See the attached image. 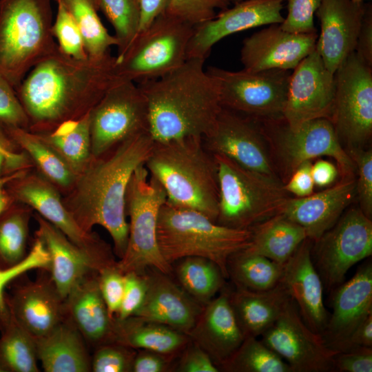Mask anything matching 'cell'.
Listing matches in <instances>:
<instances>
[{
  "label": "cell",
  "instance_id": "d6a6232c",
  "mask_svg": "<svg viewBox=\"0 0 372 372\" xmlns=\"http://www.w3.org/2000/svg\"><path fill=\"white\" fill-rule=\"evenodd\" d=\"M251 237L245 251L265 256L284 265L307 238L305 229L282 214L250 228Z\"/></svg>",
  "mask_w": 372,
  "mask_h": 372
},
{
  "label": "cell",
  "instance_id": "277c9868",
  "mask_svg": "<svg viewBox=\"0 0 372 372\" xmlns=\"http://www.w3.org/2000/svg\"><path fill=\"white\" fill-rule=\"evenodd\" d=\"M145 166L163 188L167 201L198 211L216 221L217 167L203 137L154 142Z\"/></svg>",
  "mask_w": 372,
  "mask_h": 372
},
{
  "label": "cell",
  "instance_id": "60d3db41",
  "mask_svg": "<svg viewBox=\"0 0 372 372\" xmlns=\"http://www.w3.org/2000/svg\"><path fill=\"white\" fill-rule=\"evenodd\" d=\"M227 372H292L287 363L257 337H247L220 366Z\"/></svg>",
  "mask_w": 372,
  "mask_h": 372
},
{
  "label": "cell",
  "instance_id": "6125c7cd",
  "mask_svg": "<svg viewBox=\"0 0 372 372\" xmlns=\"http://www.w3.org/2000/svg\"><path fill=\"white\" fill-rule=\"evenodd\" d=\"M358 346L372 347V314L353 331L343 351Z\"/></svg>",
  "mask_w": 372,
  "mask_h": 372
},
{
  "label": "cell",
  "instance_id": "f5cc1de1",
  "mask_svg": "<svg viewBox=\"0 0 372 372\" xmlns=\"http://www.w3.org/2000/svg\"><path fill=\"white\" fill-rule=\"evenodd\" d=\"M333 366L337 372H371L372 347L358 346L338 352Z\"/></svg>",
  "mask_w": 372,
  "mask_h": 372
},
{
  "label": "cell",
  "instance_id": "8992f818",
  "mask_svg": "<svg viewBox=\"0 0 372 372\" xmlns=\"http://www.w3.org/2000/svg\"><path fill=\"white\" fill-rule=\"evenodd\" d=\"M52 0H0V74L16 90L58 46L52 34Z\"/></svg>",
  "mask_w": 372,
  "mask_h": 372
},
{
  "label": "cell",
  "instance_id": "ba28073f",
  "mask_svg": "<svg viewBox=\"0 0 372 372\" xmlns=\"http://www.w3.org/2000/svg\"><path fill=\"white\" fill-rule=\"evenodd\" d=\"M166 200L163 188L145 165L137 167L125 196L126 215L130 218L128 240L123 256L117 261L123 273L144 274L150 268L172 273L173 267L162 256L156 237L159 211Z\"/></svg>",
  "mask_w": 372,
  "mask_h": 372
},
{
  "label": "cell",
  "instance_id": "6f0895ef",
  "mask_svg": "<svg viewBox=\"0 0 372 372\" xmlns=\"http://www.w3.org/2000/svg\"><path fill=\"white\" fill-rule=\"evenodd\" d=\"M1 164L0 161V212L7 206L11 200L2 186ZM27 270L28 267L24 262H21L17 266L8 269L0 270V313L4 312L6 309L4 298L6 287L11 281L25 273Z\"/></svg>",
  "mask_w": 372,
  "mask_h": 372
},
{
  "label": "cell",
  "instance_id": "4fadbf2b",
  "mask_svg": "<svg viewBox=\"0 0 372 372\" xmlns=\"http://www.w3.org/2000/svg\"><path fill=\"white\" fill-rule=\"evenodd\" d=\"M149 125L147 103L138 85L126 81L112 87L90 111L92 157L136 134L149 132Z\"/></svg>",
  "mask_w": 372,
  "mask_h": 372
},
{
  "label": "cell",
  "instance_id": "c3c4849f",
  "mask_svg": "<svg viewBox=\"0 0 372 372\" xmlns=\"http://www.w3.org/2000/svg\"><path fill=\"white\" fill-rule=\"evenodd\" d=\"M0 125L29 130V119L15 89L0 74Z\"/></svg>",
  "mask_w": 372,
  "mask_h": 372
},
{
  "label": "cell",
  "instance_id": "836d02e7",
  "mask_svg": "<svg viewBox=\"0 0 372 372\" xmlns=\"http://www.w3.org/2000/svg\"><path fill=\"white\" fill-rule=\"evenodd\" d=\"M10 144L21 147L31 158L37 171L59 192L66 194L73 186L76 175L63 158L39 134L28 130L0 125Z\"/></svg>",
  "mask_w": 372,
  "mask_h": 372
},
{
  "label": "cell",
  "instance_id": "f1b7e54d",
  "mask_svg": "<svg viewBox=\"0 0 372 372\" xmlns=\"http://www.w3.org/2000/svg\"><path fill=\"white\" fill-rule=\"evenodd\" d=\"M99 271L86 275L64 300L66 318L94 348L114 342V318L110 317L101 296Z\"/></svg>",
  "mask_w": 372,
  "mask_h": 372
},
{
  "label": "cell",
  "instance_id": "816d5d0a",
  "mask_svg": "<svg viewBox=\"0 0 372 372\" xmlns=\"http://www.w3.org/2000/svg\"><path fill=\"white\" fill-rule=\"evenodd\" d=\"M174 368L178 372H218L219 368L210 356L197 344L189 340L179 355Z\"/></svg>",
  "mask_w": 372,
  "mask_h": 372
},
{
  "label": "cell",
  "instance_id": "7402d4cb",
  "mask_svg": "<svg viewBox=\"0 0 372 372\" xmlns=\"http://www.w3.org/2000/svg\"><path fill=\"white\" fill-rule=\"evenodd\" d=\"M14 280L10 293L5 291L6 306L34 338L48 333L65 318L64 300L50 276L34 281Z\"/></svg>",
  "mask_w": 372,
  "mask_h": 372
},
{
  "label": "cell",
  "instance_id": "e7e4bbea",
  "mask_svg": "<svg viewBox=\"0 0 372 372\" xmlns=\"http://www.w3.org/2000/svg\"><path fill=\"white\" fill-rule=\"evenodd\" d=\"M352 2L353 3H364V1H366V0H351ZM369 1V0H368Z\"/></svg>",
  "mask_w": 372,
  "mask_h": 372
},
{
  "label": "cell",
  "instance_id": "6da1fadb",
  "mask_svg": "<svg viewBox=\"0 0 372 372\" xmlns=\"http://www.w3.org/2000/svg\"><path fill=\"white\" fill-rule=\"evenodd\" d=\"M121 83L116 56L81 60L57 48L29 71L15 90L29 119L28 130L45 134L90 112Z\"/></svg>",
  "mask_w": 372,
  "mask_h": 372
},
{
  "label": "cell",
  "instance_id": "7dc6e473",
  "mask_svg": "<svg viewBox=\"0 0 372 372\" xmlns=\"http://www.w3.org/2000/svg\"><path fill=\"white\" fill-rule=\"evenodd\" d=\"M287 14L281 28L293 33H317L314 15L322 0H285Z\"/></svg>",
  "mask_w": 372,
  "mask_h": 372
},
{
  "label": "cell",
  "instance_id": "9f6ffc18",
  "mask_svg": "<svg viewBox=\"0 0 372 372\" xmlns=\"http://www.w3.org/2000/svg\"><path fill=\"white\" fill-rule=\"evenodd\" d=\"M354 52L364 63L372 67V6L371 3H366Z\"/></svg>",
  "mask_w": 372,
  "mask_h": 372
},
{
  "label": "cell",
  "instance_id": "e0dca14e",
  "mask_svg": "<svg viewBox=\"0 0 372 372\" xmlns=\"http://www.w3.org/2000/svg\"><path fill=\"white\" fill-rule=\"evenodd\" d=\"M257 123L223 107L213 128L203 137V143L213 154L223 155L248 169L278 179Z\"/></svg>",
  "mask_w": 372,
  "mask_h": 372
},
{
  "label": "cell",
  "instance_id": "d4e9b609",
  "mask_svg": "<svg viewBox=\"0 0 372 372\" xmlns=\"http://www.w3.org/2000/svg\"><path fill=\"white\" fill-rule=\"evenodd\" d=\"M312 241L307 238L283 266L281 281L296 304L307 327L322 334L329 314L323 301V285L311 257Z\"/></svg>",
  "mask_w": 372,
  "mask_h": 372
},
{
  "label": "cell",
  "instance_id": "7c38bea8",
  "mask_svg": "<svg viewBox=\"0 0 372 372\" xmlns=\"http://www.w3.org/2000/svg\"><path fill=\"white\" fill-rule=\"evenodd\" d=\"M311 247L313 265L328 291L341 285L357 262L372 254V221L360 208L341 216Z\"/></svg>",
  "mask_w": 372,
  "mask_h": 372
},
{
  "label": "cell",
  "instance_id": "ac0fdd59",
  "mask_svg": "<svg viewBox=\"0 0 372 372\" xmlns=\"http://www.w3.org/2000/svg\"><path fill=\"white\" fill-rule=\"evenodd\" d=\"M280 120L263 122L271 127L280 154L291 171L293 172L304 161L327 156L337 162L342 177L353 176L355 165L347 152L342 147L331 121L317 118L291 130L284 119L281 126Z\"/></svg>",
  "mask_w": 372,
  "mask_h": 372
},
{
  "label": "cell",
  "instance_id": "e575fe53",
  "mask_svg": "<svg viewBox=\"0 0 372 372\" xmlns=\"http://www.w3.org/2000/svg\"><path fill=\"white\" fill-rule=\"evenodd\" d=\"M36 341L6 307L0 314V364L4 372H38Z\"/></svg>",
  "mask_w": 372,
  "mask_h": 372
},
{
  "label": "cell",
  "instance_id": "f546056e",
  "mask_svg": "<svg viewBox=\"0 0 372 372\" xmlns=\"http://www.w3.org/2000/svg\"><path fill=\"white\" fill-rule=\"evenodd\" d=\"M229 298L245 338H258L279 318L291 297L280 280L265 291L236 287L229 291Z\"/></svg>",
  "mask_w": 372,
  "mask_h": 372
},
{
  "label": "cell",
  "instance_id": "ffe728a7",
  "mask_svg": "<svg viewBox=\"0 0 372 372\" xmlns=\"http://www.w3.org/2000/svg\"><path fill=\"white\" fill-rule=\"evenodd\" d=\"M318 36L289 32L280 24H271L244 39L240 50L243 70H293L316 49Z\"/></svg>",
  "mask_w": 372,
  "mask_h": 372
},
{
  "label": "cell",
  "instance_id": "8d00e7d4",
  "mask_svg": "<svg viewBox=\"0 0 372 372\" xmlns=\"http://www.w3.org/2000/svg\"><path fill=\"white\" fill-rule=\"evenodd\" d=\"M32 209L10 200L0 212V270L19 265L26 253Z\"/></svg>",
  "mask_w": 372,
  "mask_h": 372
},
{
  "label": "cell",
  "instance_id": "680465c9",
  "mask_svg": "<svg viewBox=\"0 0 372 372\" xmlns=\"http://www.w3.org/2000/svg\"><path fill=\"white\" fill-rule=\"evenodd\" d=\"M0 154L3 157L1 172H3L2 173L5 176L32 167L30 158L25 153L18 154L14 152L1 141Z\"/></svg>",
  "mask_w": 372,
  "mask_h": 372
},
{
  "label": "cell",
  "instance_id": "7a4b0ae2",
  "mask_svg": "<svg viewBox=\"0 0 372 372\" xmlns=\"http://www.w3.org/2000/svg\"><path fill=\"white\" fill-rule=\"evenodd\" d=\"M154 144L149 133L142 132L100 156L92 157L72 187L62 196L65 208L83 230L91 232L94 225L106 229L119 259L125 254L129 235L127 185L136 169L145 165Z\"/></svg>",
  "mask_w": 372,
  "mask_h": 372
},
{
  "label": "cell",
  "instance_id": "ab89813d",
  "mask_svg": "<svg viewBox=\"0 0 372 372\" xmlns=\"http://www.w3.org/2000/svg\"><path fill=\"white\" fill-rule=\"evenodd\" d=\"M61 1L79 26L89 58L103 57L112 46H117L114 35L109 33L99 16L96 0Z\"/></svg>",
  "mask_w": 372,
  "mask_h": 372
},
{
  "label": "cell",
  "instance_id": "603a6c76",
  "mask_svg": "<svg viewBox=\"0 0 372 372\" xmlns=\"http://www.w3.org/2000/svg\"><path fill=\"white\" fill-rule=\"evenodd\" d=\"M366 6L351 0H322L316 12L321 30L316 50L333 74L355 51Z\"/></svg>",
  "mask_w": 372,
  "mask_h": 372
},
{
  "label": "cell",
  "instance_id": "f6af8a7d",
  "mask_svg": "<svg viewBox=\"0 0 372 372\" xmlns=\"http://www.w3.org/2000/svg\"><path fill=\"white\" fill-rule=\"evenodd\" d=\"M228 0H172L166 13L193 26L213 19L217 9L228 8Z\"/></svg>",
  "mask_w": 372,
  "mask_h": 372
},
{
  "label": "cell",
  "instance_id": "cb8c5ba5",
  "mask_svg": "<svg viewBox=\"0 0 372 372\" xmlns=\"http://www.w3.org/2000/svg\"><path fill=\"white\" fill-rule=\"evenodd\" d=\"M147 291L134 316L158 322L184 334L189 333L203 306L175 282L169 274L150 268L145 272Z\"/></svg>",
  "mask_w": 372,
  "mask_h": 372
},
{
  "label": "cell",
  "instance_id": "74e56055",
  "mask_svg": "<svg viewBox=\"0 0 372 372\" xmlns=\"http://www.w3.org/2000/svg\"><path fill=\"white\" fill-rule=\"evenodd\" d=\"M174 269L178 285L202 306L207 304L225 286V279L213 261L189 256L177 261Z\"/></svg>",
  "mask_w": 372,
  "mask_h": 372
},
{
  "label": "cell",
  "instance_id": "1f68e13d",
  "mask_svg": "<svg viewBox=\"0 0 372 372\" xmlns=\"http://www.w3.org/2000/svg\"><path fill=\"white\" fill-rule=\"evenodd\" d=\"M189 341L186 334L138 316H133L124 320L114 318V342L135 350L179 355Z\"/></svg>",
  "mask_w": 372,
  "mask_h": 372
},
{
  "label": "cell",
  "instance_id": "3957f363",
  "mask_svg": "<svg viewBox=\"0 0 372 372\" xmlns=\"http://www.w3.org/2000/svg\"><path fill=\"white\" fill-rule=\"evenodd\" d=\"M205 60L187 59L161 77L137 83L147 103L149 132L154 142L203 137L213 128L223 107Z\"/></svg>",
  "mask_w": 372,
  "mask_h": 372
},
{
  "label": "cell",
  "instance_id": "5b68a950",
  "mask_svg": "<svg viewBox=\"0 0 372 372\" xmlns=\"http://www.w3.org/2000/svg\"><path fill=\"white\" fill-rule=\"evenodd\" d=\"M156 237L169 265L185 257H202L216 263L228 278V259L249 245L251 231L219 225L198 211L166 200L159 211Z\"/></svg>",
  "mask_w": 372,
  "mask_h": 372
},
{
  "label": "cell",
  "instance_id": "d6986e66",
  "mask_svg": "<svg viewBox=\"0 0 372 372\" xmlns=\"http://www.w3.org/2000/svg\"><path fill=\"white\" fill-rule=\"evenodd\" d=\"M285 1L244 0L195 26L188 44L187 59H206L216 43L234 33L264 25L282 23Z\"/></svg>",
  "mask_w": 372,
  "mask_h": 372
},
{
  "label": "cell",
  "instance_id": "30bf717a",
  "mask_svg": "<svg viewBox=\"0 0 372 372\" xmlns=\"http://www.w3.org/2000/svg\"><path fill=\"white\" fill-rule=\"evenodd\" d=\"M1 182L11 200L35 209L104 267L116 264L111 246L96 233L81 228L63 205L59 190L38 171L34 172L32 167L19 171L4 176Z\"/></svg>",
  "mask_w": 372,
  "mask_h": 372
},
{
  "label": "cell",
  "instance_id": "7bdbcfd3",
  "mask_svg": "<svg viewBox=\"0 0 372 372\" xmlns=\"http://www.w3.org/2000/svg\"><path fill=\"white\" fill-rule=\"evenodd\" d=\"M57 12L52 25V34L63 54L76 59L88 58L84 41L75 20L61 0H55Z\"/></svg>",
  "mask_w": 372,
  "mask_h": 372
},
{
  "label": "cell",
  "instance_id": "44dd1931",
  "mask_svg": "<svg viewBox=\"0 0 372 372\" xmlns=\"http://www.w3.org/2000/svg\"><path fill=\"white\" fill-rule=\"evenodd\" d=\"M331 314L321 334L325 344L343 351L356 327L372 314V264L359 267L354 276L333 289Z\"/></svg>",
  "mask_w": 372,
  "mask_h": 372
},
{
  "label": "cell",
  "instance_id": "ee69618b",
  "mask_svg": "<svg viewBox=\"0 0 372 372\" xmlns=\"http://www.w3.org/2000/svg\"><path fill=\"white\" fill-rule=\"evenodd\" d=\"M136 353L135 349L116 342L100 345L91 358V371L132 372Z\"/></svg>",
  "mask_w": 372,
  "mask_h": 372
},
{
  "label": "cell",
  "instance_id": "8fae6325",
  "mask_svg": "<svg viewBox=\"0 0 372 372\" xmlns=\"http://www.w3.org/2000/svg\"><path fill=\"white\" fill-rule=\"evenodd\" d=\"M216 81L223 107L258 121L283 118L290 70L231 71L206 69Z\"/></svg>",
  "mask_w": 372,
  "mask_h": 372
},
{
  "label": "cell",
  "instance_id": "b9f144b4",
  "mask_svg": "<svg viewBox=\"0 0 372 372\" xmlns=\"http://www.w3.org/2000/svg\"><path fill=\"white\" fill-rule=\"evenodd\" d=\"M101 10L114 29L117 40L116 60L125 53L136 37L140 25L138 0H96Z\"/></svg>",
  "mask_w": 372,
  "mask_h": 372
},
{
  "label": "cell",
  "instance_id": "db71d44e",
  "mask_svg": "<svg viewBox=\"0 0 372 372\" xmlns=\"http://www.w3.org/2000/svg\"><path fill=\"white\" fill-rule=\"evenodd\" d=\"M179 355L139 349L134 356L132 372H166L174 369V360Z\"/></svg>",
  "mask_w": 372,
  "mask_h": 372
},
{
  "label": "cell",
  "instance_id": "9c48e42d",
  "mask_svg": "<svg viewBox=\"0 0 372 372\" xmlns=\"http://www.w3.org/2000/svg\"><path fill=\"white\" fill-rule=\"evenodd\" d=\"M194 26L167 13L141 31L119 59L116 70L123 82L135 83L161 77L187 60Z\"/></svg>",
  "mask_w": 372,
  "mask_h": 372
},
{
  "label": "cell",
  "instance_id": "f35d334b",
  "mask_svg": "<svg viewBox=\"0 0 372 372\" xmlns=\"http://www.w3.org/2000/svg\"><path fill=\"white\" fill-rule=\"evenodd\" d=\"M283 266L265 256L241 250L227 261L228 278L236 287L251 291H265L281 280Z\"/></svg>",
  "mask_w": 372,
  "mask_h": 372
},
{
  "label": "cell",
  "instance_id": "be15d7a7",
  "mask_svg": "<svg viewBox=\"0 0 372 372\" xmlns=\"http://www.w3.org/2000/svg\"><path fill=\"white\" fill-rule=\"evenodd\" d=\"M242 1H244V0H228L229 3H233V4L239 3V2Z\"/></svg>",
  "mask_w": 372,
  "mask_h": 372
},
{
  "label": "cell",
  "instance_id": "681fc988",
  "mask_svg": "<svg viewBox=\"0 0 372 372\" xmlns=\"http://www.w3.org/2000/svg\"><path fill=\"white\" fill-rule=\"evenodd\" d=\"M99 286L111 318H114L120 309L125 285V276L114 265L102 269L98 273Z\"/></svg>",
  "mask_w": 372,
  "mask_h": 372
},
{
  "label": "cell",
  "instance_id": "91938a15",
  "mask_svg": "<svg viewBox=\"0 0 372 372\" xmlns=\"http://www.w3.org/2000/svg\"><path fill=\"white\" fill-rule=\"evenodd\" d=\"M171 1L172 0H138L140 8L138 33L148 27L157 17L165 13Z\"/></svg>",
  "mask_w": 372,
  "mask_h": 372
},
{
  "label": "cell",
  "instance_id": "bcb514c9",
  "mask_svg": "<svg viewBox=\"0 0 372 372\" xmlns=\"http://www.w3.org/2000/svg\"><path fill=\"white\" fill-rule=\"evenodd\" d=\"M348 154L358 170L355 191L362 211L369 218L372 216V151L360 147H350Z\"/></svg>",
  "mask_w": 372,
  "mask_h": 372
},
{
  "label": "cell",
  "instance_id": "94428289",
  "mask_svg": "<svg viewBox=\"0 0 372 372\" xmlns=\"http://www.w3.org/2000/svg\"><path fill=\"white\" fill-rule=\"evenodd\" d=\"M311 173L314 184L324 187L334 182L338 176V170L331 163L318 160L312 165Z\"/></svg>",
  "mask_w": 372,
  "mask_h": 372
},
{
  "label": "cell",
  "instance_id": "11a10c76",
  "mask_svg": "<svg viewBox=\"0 0 372 372\" xmlns=\"http://www.w3.org/2000/svg\"><path fill=\"white\" fill-rule=\"evenodd\" d=\"M311 161L302 163L293 172L288 183L283 185L287 192L297 197H304L313 194L314 182L311 173Z\"/></svg>",
  "mask_w": 372,
  "mask_h": 372
},
{
  "label": "cell",
  "instance_id": "52a82bcc",
  "mask_svg": "<svg viewBox=\"0 0 372 372\" xmlns=\"http://www.w3.org/2000/svg\"><path fill=\"white\" fill-rule=\"evenodd\" d=\"M214 155L218 183V224L250 229L282 213L289 197L280 180L248 169L223 155Z\"/></svg>",
  "mask_w": 372,
  "mask_h": 372
},
{
  "label": "cell",
  "instance_id": "f907efd6",
  "mask_svg": "<svg viewBox=\"0 0 372 372\" xmlns=\"http://www.w3.org/2000/svg\"><path fill=\"white\" fill-rule=\"evenodd\" d=\"M125 276L124 294L120 309L115 317L118 320L135 315L144 302L147 287L145 273L129 272L125 273Z\"/></svg>",
  "mask_w": 372,
  "mask_h": 372
},
{
  "label": "cell",
  "instance_id": "4dcf8cb0",
  "mask_svg": "<svg viewBox=\"0 0 372 372\" xmlns=\"http://www.w3.org/2000/svg\"><path fill=\"white\" fill-rule=\"evenodd\" d=\"M38 360L45 372L91 371V357L86 342L65 318L51 331L35 338Z\"/></svg>",
  "mask_w": 372,
  "mask_h": 372
},
{
  "label": "cell",
  "instance_id": "83f0119b",
  "mask_svg": "<svg viewBox=\"0 0 372 372\" xmlns=\"http://www.w3.org/2000/svg\"><path fill=\"white\" fill-rule=\"evenodd\" d=\"M34 218L38 223L36 237L43 241L50 256L51 279L65 300L86 275L105 267L41 216L37 214Z\"/></svg>",
  "mask_w": 372,
  "mask_h": 372
},
{
  "label": "cell",
  "instance_id": "4316f807",
  "mask_svg": "<svg viewBox=\"0 0 372 372\" xmlns=\"http://www.w3.org/2000/svg\"><path fill=\"white\" fill-rule=\"evenodd\" d=\"M225 286L203 309L187 334L211 358L220 369L245 339L229 302Z\"/></svg>",
  "mask_w": 372,
  "mask_h": 372
},
{
  "label": "cell",
  "instance_id": "5bb4252c",
  "mask_svg": "<svg viewBox=\"0 0 372 372\" xmlns=\"http://www.w3.org/2000/svg\"><path fill=\"white\" fill-rule=\"evenodd\" d=\"M331 122L340 141L360 147L372 135V67L350 54L334 74Z\"/></svg>",
  "mask_w": 372,
  "mask_h": 372
},
{
  "label": "cell",
  "instance_id": "d590c367",
  "mask_svg": "<svg viewBox=\"0 0 372 372\" xmlns=\"http://www.w3.org/2000/svg\"><path fill=\"white\" fill-rule=\"evenodd\" d=\"M37 134L56 151L76 176L92 158L90 112L61 123L48 133Z\"/></svg>",
  "mask_w": 372,
  "mask_h": 372
},
{
  "label": "cell",
  "instance_id": "2e32d148",
  "mask_svg": "<svg viewBox=\"0 0 372 372\" xmlns=\"http://www.w3.org/2000/svg\"><path fill=\"white\" fill-rule=\"evenodd\" d=\"M334 74L325 67L315 49L291 73L283 119L296 130L317 118L331 121L335 101Z\"/></svg>",
  "mask_w": 372,
  "mask_h": 372
},
{
  "label": "cell",
  "instance_id": "484cf974",
  "mask_svg": "<svg viewBox=\"0 0 372 372\" xmlns=\"http://www.w3.org/2000/svg\"><path fill=\"white\" fill-rule=\"evenodd\" d=\"M354 176L335 186L304 197L289 198L281 214L302 227L313 242L331 229L356 195Z\"/></svg>",
  "mask_w": 372,
  "mask_h": 372
},
{
  "label": "cell",
  "instance_id": "9a60e30c",
  "mask_svg": "<svg viewBox=\"0 0 372 372\" xmlns=\"http://www.w3.org/2000/svg\"><path fill=\"white\" fill-rule=\"evenodd\" d=\"M260 336L292 372L334 371L333 359L339 351L330 349L320 334L307 327L291 298L279 318Z\"/></svg>",
  "mask_w": 372,
  "mask_h": 372
}]
</instances>
